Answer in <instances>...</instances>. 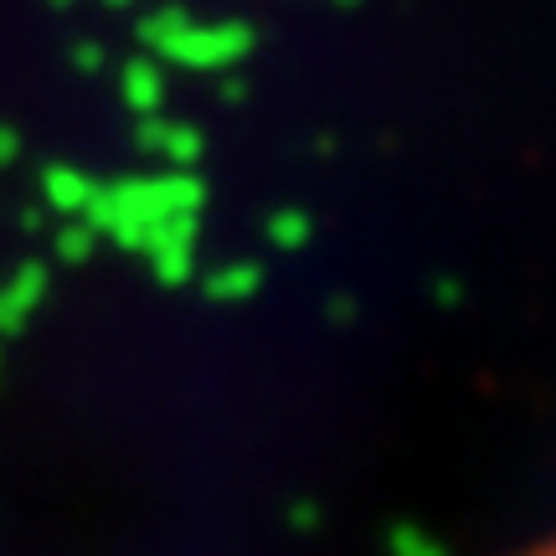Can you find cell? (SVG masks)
<instances>
[{"label":"cell","mask_w":556,"mask_h":556,"mask_svg":"<svg viewBox=\"0 0 556 556\" xmlns=\"http://www.w3.org/2000/svg\"><path fill=\"white\" fill-rule=\"evenodd\" d=\"M520 556H556V541H541V546H531V552H520Z\"/></svg>","instance_id":"obj_1"}]
</instances>
